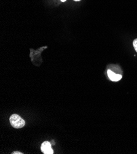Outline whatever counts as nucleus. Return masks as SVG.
Masks as SVG:
<instances>
[{
  "label": "nucleus",
  "mask_w": 137,
  "mask_h": 154,
  "mask_svg": "<svg viewBox=\"0 0 137 154\" xmlns=\"http://www.w3.org/2000/svg\"><path fill=\"white\" fill-rule=\"evenodd\" d=\"M11 125L15 128H21L25 125V120L17 114H12L9 119Z\"/></svg>",
  "instance_id": "nucleus-1"
},
{
  "label": "nucleus",
  "mask_w": 137,
  "mask_h": 154,
  "mask_svg": "<svg viewBox=\"0 0 137 154\" xmlns=\"http://www.w3.org/2000/svg\"><path fill=\"white\" fill-rule=\"evenodd\" d=\"M107 74L108 75L109 77V78L111 81H114V82H117L120 81L122 78H123V76L120 74H116L114 73L113 71H112L110 69H108L107 71Z\"/></svg>",
  "instance_id": "nucleus-3"
},
{
  "label": "nucleus",
  "mask_w": 137,
  "mask_h": 154,
  "mask_svg": "<svg viewBox=\"0 0 137 154\" xmlns=\"http://www.w3.org/2000/svg\"><path fill=\"white\" fill-rule=\"evenodd\" d=\"M41 151L44 154H53L54 150L51 148V144L48 141L44 142L41 145Z\"/></svg>",
  "instance_id": "nucleus-2"
},
{
  "label": "nucleus",
  "mask_w": 137,
  "mask_h": 154,
  "mask_svg": "<svg viewBox=\"0 0 137 154\" xmlns=\"http://www.w3.org/2000/svg\"><path fill=\"white\" fill-rule=\"evenodd\" d=\"M74 1H76V2H79V1H81V0H74Z\"/></svg>",
  "instance_id": "nucleus-7"
},
{
  "label": "nucleus",
  "mask_w": 137,
  "mask_h": 154,
  "mask_svg": "<svg viewBox=\"0 0 137 154\" xmlns=\"http://www.w3.org/2000/svg\"><path fill=\"white\" fill-rule=\"evenodd\" d=\"M133 45L135 51L137 52V39H135L133 42Z\"/></svg>",
  "instance_id": "nucleus-4"
},
{
  "label": "nucleus",
  "mask_w": 137,
  "mask_h": 154,
  "mask_svg": "<svg viewBox=\"0 0 137 154\" xmlns=\"http://www.w3.org/2000/svg\"><path fill=\"white\" fill-rule=\"evenodd\" d=\"M12 154H22L23 153L22 152H14L12 153Z\"/></svg>",
  "instance_id": "nucleus-5"
},
{
  "label": "nucleus",
  "mask_w": 137,
  "mask_h": 154,
  "mask_svg": "<svg viewBox=\"0 0 137 154\" xmlns=\"http://www.w3.org/2000/svg\"><path fill=\"white\" fill-rule=\"evenodd\" d=\"M61 2H66V0H61Z\"/></svg>",
  "instance_id": "nucleus-6"
}]
</instances>
